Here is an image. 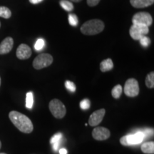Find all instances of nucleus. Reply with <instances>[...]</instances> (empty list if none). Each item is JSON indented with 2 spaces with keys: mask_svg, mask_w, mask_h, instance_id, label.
Wrapping results in <instances>:
<instances>
[{
  "mask_svg": "<svg viewBox=\"0 0 154 154\" xmlns=\"http://www.w3.org/2000/svg\"><path fill=\"white\" fill-rule=\"evenodd\" d=\"M9 117L12 124L21 132L24 133V134H30L33 131V124L26 116L18 111H12L9 113Z\"/></svg>",
  "mask_w": 154,
  "mask_h": 154,
  "instance_id": "obj_1",
  "label": "nucleus"
},
{
  "mask_svg": "<svg viewBox=\"0 0 154 154\" xmlns=\"http://www.w3.org/2000/svg\"><path fill=\"white\" fill-rule=\"evenodd\" d=\"M104 23L99 19H91L87 21L81 27V32L84 35H96L104 29Z\"/></svg>",
  "mask_w": 154,
  "mask_h": 154,
  "instance_id": "obj_2",
  "label": "nucleus"
},
{
  "mask_svg": "<svg viewBox=\"0 0 154 154\" xmlns=\"http://www.w3.org/2000/svg\"><path fill=\"white\" fill-rule=\"evenodd\" d=\"M49 110L55 118L62 119L65 116L66 109L64 104L59 99H53L50 101Z\"/></svg>",
  "mask_w": 154,
  "mask_h": 154,
  "instance_id": "obj_3",
  "label": "nucleus"
},
{
  "mask_svg": "<svg viewBox=\"0 0 154 154\" xmlns=\"http://www.w3.org/2000/svg\"><path fill=\"white\" fill-rule=\"evenodd\" d=\"M53 63V57L49 54H41L38 55L33 61V66L35 69H39L46 68L50 66Z\"/></svg>",
  "mask_w": 154,
  "mask_h": 154,
  "instance_id": "obj_4",
  "label": "nucleus"
},
{
  "mask_svg": "<svg viewBox=\"0 0 154 154\" xmlns=\"http://www.w3.org/2000/svg\"><path fill=\"white\" fill-rule=\"evenodd\" d=\"M145 135L143 132H137L135 134H129L121 138L120 143L121 145L128 146L131 145H136L143 141Z\"/></svg>",
  "mask_w": 154,
  "mask_h": 154,
  "instance_id": "obj_5",
  "label": "nucleus"
},
{
  "mask_svg": "<svg viewBox=\"0 0 154 154\" xmlns=\"http://www.w3.org/2000/svg\"><path fill=\"white\" fill-rule=\"evenodd\" d=\"M124 93L128 97H135L139 94V85L135 79H128L124 86Z\"/></svg>",
  "mask_w": 154,
  "mask_h": 154,
  "instance_id": "obj_6",
  "label": "nucleus"
},
{
  "mask_svg": "<svg viewBox=\"0 0 154 154\" xmlns=\"http://www.w3.org/2000/svg\"><path fill=\"white\" fill-rule=\"evenodd\" d=\"M149 32V26L140 24H133L129 30L130 36L134 40H139L140 38Z\"/></svg>",
  "mask_w": 154,
  "mask_h": 154,
  "instance_id": "obj_7",
  "label": "nucleus"
},
{
  "mask_svg": "<svg viewBox=\"0 0 154 154\" xmlns=\"http://www.w3.org/2000/svg\"><path fill=\"white\" fill-rule=\"evenodd\" d=\"M133 24H140L149 26L153 23V18L151 15L148 12H138L134 15L132 18Z\"/></svg>",
  "mask_w": 154,
  "mask_h": 154,
  "instance_id": "obj_8",
  "label": "nucleus"
},
{
  "mask_svg": "<svg viewBox=\"0 0 154 154\" xmlns=\"http://www.w3.org/2000/svg\"><path fill=\"white\" fill-rule=\"evenodd\" d=\"M111 132L104 127H96L92 131V136L97 140H104L110 137Z\"/></svg>",
  "mask_w": 154,
  "mask_h": 154,
  "instance_id": "obj_9",
  "label": "nucleus"
},
{
  "mask_svg": "<svg viewBox=\"0 0 154 154\" xmlns=\"http://www.w3.org/2000/svg\"><path fill=\"white\" fill-rule=\"evenodd\" d=\"M105 113L106 111L104 109H101L94 111L88 119V124L91 126H98L103 120Z\"/></svg>",
  "mask_w": 154,
  "mask_h": 154,
  "instance_id": "obj_10",
  "label": "nucleus"
},
{
  "mask_svg": "<svg viewBox=\"0 0 154 154\" xmlns=\"http://www.w3.org/2000/svg\"><path fill=\"white\" fill-rule=\"evenodd\" d=\"M16 54L19 59L25 60V59H28L32 56V49L26 44H22L17 48Z\"/></svg>",
  "mask_w": 154,
  "mask_h": 154,
  "instance_id": "obj_11",
  "label": "nucleus"
},
{
  "mask_svg": "<svg viewBox=\"0 0 154 154\" xmlns=\"http://www.w3.org/2000/svg\"><path fill=\"white\" fill-rule=\"evenodd\" d=\"M14 45V40L11 37H7L0 44V54H6L10 52Z\"/></svg>",
  "mask_w": 154,
  "mask_h": 154,
  "instance_id": "obj_12",
  "label": "nucleus"
},
{
  "mask_svg": "<svg viewBox=\"0 0 154 154\" xmlns=\"http://www.w3.org/2000/svg\"><path fill=\"white\" fill-rule=\"evenodd\" d=\"M154 2V0H130L131 5L134 8H145L152 5Z\"/></svg>",
  "mask_w": 154,
  "mask_h": 154,
  "instance_id": "obj_13",
  "label": "nucleus"
},
{
  "mask_svg": "<svg viewBox=\"0 0 154 154\" xmlns=\"http://www.w3.org/2000/svg\"><path fill=\"white\" fill-rule=\"evenodd\" d=\"M113 68V61L111 59H106L102 61L100 63V69L102 72H106L111 71Z\"/></svg>",
  "mask_w": 154,
  "mask_h": 154,
  "instance_id": "obj_14",
  "label": "nucleus"
},
{
  "mask_svg": "<svg viewBox=\"0 0 154 154\" xmlns=\"http://www.w3.org/2000/svg\"><path fill=\"white\" fill-rule=\"evenodd\" d=\"M140 149L144 153H154V142H147L142 144Z\"/></svg>",
  "mask_w": 154,
  "mask_h": 154,
  "instance_id": "obj_15",
  "label": "nucleus"
},
{
  "mask_svg": "<svg viewBox=\"0 0 154 154\" xmlns=\"http://www.w3.org/2000/svg\"><path fill=\"white\" fill-rule=\"evenodd\" d=\"M146 85L148 88H154V72H151L146 76L145 80Z\"/></svg>",
  "mask_w": 154,
  "mask_h": 154,
  "instance_id": "obj_16",
  "label": "nucleus"
},
{
  "mask_svg": "<svg viewBox=\"0 0 154 154\" xmlns=\"http://www.w3.org/2000/svg\"><path fill=\"white\" fill-rule=\"evenodd\" d=\"M61 7L67 11H71L74 9V5L72 3V2L68 1V0H61L59 2Z\"/></svg>",
  "mask_w": 154,
  "mask_h": 154,
  "instance_id": "obj_17",
  "label": "nucleus"
},
{
  "mask_svg": "<svg viewBox=\"0 0 154 154\" xmlns=\"http://www.w3.org/2000/svg\"><path fill=\"white\" fill-rule=\"evenodd\" d=\"M122 94V86L120 84L115 86L111 91V95L114 99H119Z\"/></svg>",
  "mask_w": 154,
  "mask_h": 154,
  "instance_id": "obj_18",
  "label": "nucleus"
},
{
  "mask_svg": "<svg viewBox=\"0 0 154 154\" xmlns=\"http://www.w3.org/2000/svg\"><path fill=\"white\" fill-rule=\"evenodd\" d=\"M11 16L10 9L6 7H0V17L5 19H9Z\"/></svg>",
  "mask_w": 154,
  "mask_h": 154,
  "instance_id": "obj_19",
  "label": "nucleus"
},
{
  "mask_svg": "<svg viewBox=\"0 0 154 154\" xmlns=\"http://www.w3.org/2000/svg\"><path fill=\"white\" fill-rule=\"evenodd\" d=\"M34 104V96L32 92H28L26 94V107L29 109H31L33 107Z\"/></svg>",
  "mask_w": 154,
  "mask_h": 154,
  "instance_id": "obj_20",
  "label": "nucleus"
},
{
  "mask_svg": "<svg viewBox=\"0 0 154 154\" xmlns=\"http://www.w3.org/2000/svg\"><path fill=\"white\" fill-rule=\"evenodd\" d=\"M69 24L72 26H76L78 25L79 20L78 17L76 14H70L69 15Z\"/></svg>",
  "mask_w": 154,
  "mask_h": 154,
  "instance_id": "obj_21",
  "label": "nucleus"
},
{
  "mask_svg": "<svg viewBox=\"0 0 154 154\" xmlns=\"http://www.w3.org/2000/svg\"><path fill=\"white\" fill-rule=\"evenodd\" d=\"M45 46V42L43 38H38L37 41L36 42L35 45H34V49H35L36 51H41V50L43 49Z\"/></svg>",
  "mask_w": 154,
  "mask_h": 154,
  "instance_id": "obj_22",
  "label": "nucleus"
},
{
  "mask_svg": "<svg viewBox=\"0 0 154 154\" xmlns=\"http://www.w3.org/2000/svg\"><path fill=\"white\" fill-rule=\"evenodd\" d=\"M65 87L71 92H74L76 89L75 84L74 82H71V81H66V82H65Z\"/></svg>",
  "mask_w": 154,
  "mask_h": 154,
  "instance_id": "obj_23",
  "label": "nucleus"
},
{
  "mask_svg": "<svg viewBox=\"0 0 154 154\" xmlns=\"http://www.w3.org/2000/svg\"><path fill=\"white\" fill-rule=\"evenodd\" d=\"M139 41L140 44H141V46H143V47H149L150 44H151V39H150L149 37H148V36H144L143 37L140 38Z\"/></svg>",
  "mask_w": 154,
  "mask_h": 154,
  "instance_id": "obj_24",
  "label": "nucleus"
},
{
  "mask_svg": "<svg viewBox=\"0 0 154 154\" xmlns=\"http://www.w3.org/2000/svg\"><path fill=\"white\" fill-rule=\"evenodd\" d=\"M62 134L61 133H57L55 135H54L52 138L50 140V143L51 144H54V143H57V142H59L61 140V138H62Z\"/></svg>",
  "mask_w": 154,
  "mask_h": 154,
  "instance_id": "obj_25",
  "label": "nucleus"
},
{
  "mask_svg": "<svg viewBox=\"0 0 154 154\" xmlns=\"http://www.w3.org/2000/svg\"><path fill=\"white\" fill-rule=\"evenodd\" d=\"M90 104H91V103H90L89 100L85 99L80 102V107L83 110H86L90 108Z\"/></svg>",
  "mask_w": 154,
  "mask_h": 154,
  "instance_id": "obj_26",
  "label": "nucleus"
},
{
  "mask_svg": "<svg viewBox=\"0 0 154 154\" xmlns=\"http://www.w3.org/2000/svg\"><path fill=\"white\" fill-rule=\"evenodd\" d=\"M100 0H87V5L89 7H95L99 3Z\"/></svg>",
  "mask_w": 154,
  "mask_h": 154,
  "instance_id": "obj_27",
  "label": "nucleus"
},
{
  "mask_svg": "<svg viewBox=\"0 0 154 154\" xmlns=\"http://www.w3.org/2000/svg\"><path fill=\"white\" fill-rule=\"evenodd\" d=\"M143 133L146 136H151V135L153 134V129H145L144 130V132H143Z\"/></svg>",
  "mask_w": 154,
  "mask_h": 154,
  "instance_id": "obj_28",
  "label": "nucleus"
},
{
  "mask_svg": "<svg viewBox=\"0 0 154 154\" xmlns=\"http://www.w3.org/2000/svg\"><path fill=\"white\" fill-rule=\"evenodd\" d=\"M31 4H33V5H36V4H38L42 2L43 0H29Z\"/></svg>",
  "mask_w": 154,
  "mask_h": 154,
  "instance_id": "obj_29",
  "label": "nucleus"
},
{
  "mask_svg": "<svg viewBox=\"0 0 154 154\" xmlns=\"http://www.w3.org/2000/svg\"><path fill=\"white\" fill-rule=\"evenodd\" d=\"M59 153L60 154H67V151L66 149H61L59 150Z\"/></svg>",
  "mask_w": 154,
  "mask_h": 154,
  "instance_id": "obj_30",
  "label": "nucleus"
},
{
  "mask_svg": "<svg viewBox=\"0 0 154 154\" xmlns=\"http://www.w3.org/2000/svg\"><path fill=\"white\" fill-rule=\"evenodd\" d=\"M72 2H79L82 1V0H71Z\"/></svg>",
  "mask_w": 154,
  "mask_h": 154,
  "instance_id": "obj_31",
  "label": "nucleus"
},
{
  "mask_svg": "<svg viewBox=\"0 0 154 154\" xmlns=\"http://www.w3.org/2000/svg\"><path fill=\"white\" fill-rule=\"evenodd\" d=\"M2 148V143H1V141H0V149H1Z\"/></svg>",
  "mask_w": 154,
  "mask_h": 154,
  "instance_id": "obj_32",
  "label": "nucleus"
},
{
  "mask_svg": "<svg viewBox=\"0 0 154 154\" xmlns=\"http://www.w3.org/2000/svg\"><path fill=\"white\" fill-rule=\"evenodd\" d=\"M0 86H1V78H0Z\"/></svg>",
  "mask_w": 154,
  "mask_h": 154,
  "instance_id": "obj_33",
  "label": "nucleus"
},
{
  "mask_svg": "<svg viewBox=\"0 0 154 154\" xmlns=\"http://www.w3.org/2000/svg\"><path fill=\"white\" fill-rule=\"evenodd\" d=\"M0 154H6V153H1Z\"/></svg>",
  "mask_w": 154,
  "mask_h": 154,
  "instance_id": "obj_34",
  "label": "nucleus"
},
{
  "mask_svg": "<svg viewBox=\"0 0 154 154\" xmlns=\"http://www.w3.org/2000/svg\"><path fill=\"white\" fill-rule=\"evenodd\" d=\"M0 27H1V22H0Z\"/></svg>",
  "mask_w": 154,
  "mask_h": 154,
  "instance_id": "obj_35",
  "label": "nucleus"
}]
</instances>
